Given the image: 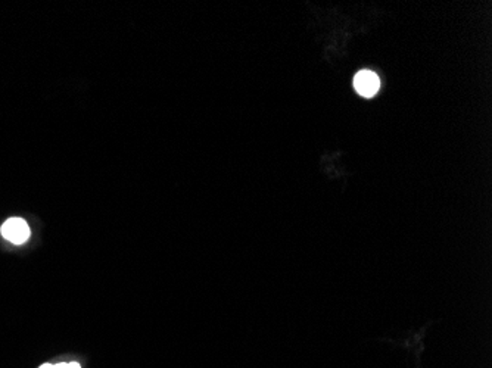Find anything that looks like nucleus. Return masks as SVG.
I'll list each match as a JSON object with an SVG mask.
<instances>
[{"label": "nucleus", "instance_id": "obj_1", "mask_svg": "<svg viewBox=\"0 0 492 368\" xmlns=\"http://www.w3.org/2000/svg\"><path fill=\"white\" fill-rule=\"evenodd\" d=\"M2 236L14 245L26 243L30 237V227L22 218H9L8 221L0 228Z\"/></svg>", "mask_w": 492, "mask_h": 368}, {"label": "nucleus", "instance_id": "obj_2", "mask_svg": "<svg viewBox=\"0 0 492 368\" xmlns=\"http://www.w3.org/2000/svg\"><path fill=\"white\" fill-rule=\"evenodd\" d=\"M354 87L358 91V95L364 98H372L377 93V90L381 87L379 77L373 71H360L356 78H354Z\"/></svg>", "mask_w": 492, "mask_h": 368}, {"label": "nucleus", "instance_id": "obj_3", "mask_svg": "<svg viewBox=\"0 0 492 368\" xmlns=\"http://www.w3.org/2000/svg\"><path fill=\"white\" fill-rule=\"evenodd\" d=\"M53 368H82V367H80L78 362H71V364L62 362V364H58V365H53Z\"/></svg>", "mask_w": 492, "mask_h": 368}, {"label": "nucleus", "instance_id": "obj_4", "mask_svg": "<svg viewBox=\"0 0 492 368\" xmlns=\"http://www.w3.org/2000/svg\"><path fill=\"white\" fill-rule=\"evenodd\" d=\"M40 368H53V365H51V364H44V365H42Z\"/></svg>", "mask_w": 492, "mask_h": 368}]
</instances>
